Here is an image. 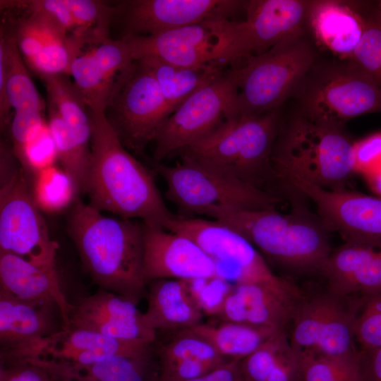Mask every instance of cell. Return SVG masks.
I'll list each match as a JSON object with an SVG mask.
<instances>
[{
	"label": "cell",
	"mask_w": 381,
	"mask_h": 381,
	"mask_svg": "<svg viewBox=\"0 0 381 381\" xmlns=\"http://www.w3.org/2000/svg\"><path fill=\"white\" fill-rule=\"evenodd\" d=\"M0 291L23 301L57 306L64 328L68 327L72 304L63 291L56 268L41 267L0 251Z\"/></svg>",
	"instance_id": "25"
},
{
	"label": "cell",
	"mask_w": 381,
	"mask_h": 381,
	"mask_svg": "<svg viewBox=\"0 0 381 381\" xmlns=\"http://www.w3.org/2000/svg\"><path fill=\"white\" fill-rule=\"evenodd\" d=\"M67 231L92 282L138 305L145 298L143 224L104 215L78 197Z\"/></svg>",
	"instance_id": "2"
},
{
	"label": "cell",
	"mask_w": 381,
	"mask_h": 381,
	"mask_svg": "<svg viewBox=\"0 0 381 381\" xmlns=\"http://www.w3.org/2000/svg\"><path fill=\"white\" fill-rule=\"evenodd\" d=\"M8 145L0 147V251L56 268L59 244L52 239L28 176Z\"/></svg>",
	"instance_id": "8"
},
{
	"label": "cell",
	"mask_w": 381,
	"mask_h": 381,
	"mask_svg": "<svg viewBox=\"0 0 381 381\" xmlns=\"http://www.w3.org/2000/svg\"><path fill=\"white\" fill-rule=\"evenodd\" d=\"M151 71L171 114L196 92L220 77L225 66L210 64L181 66L154 56L139 59Z\"/></svg>",
	"instance_id": "30"
},
{
	"label": "cell",
	"mask_w": 381,
	"mask_h": 381,
	"mask_svg": "<svg viewBox=\"0 0 381 381\" xmlns=\"http://www.w3.org/2000/svg\"><path fill=\"white\" fill-rule=\"evenodd\" d=\"M241 367L247 381H299L301 357L281 331L241 359Z\"/></svg>",
	"instance_id": "31"
},
{
	"label": "cell",
	"mask_w": 381,
	"mask_h": 381,
	"mask_svg": "<svg viewBox=\"0 0 381 381\" xmlns=\"http://www.w3.org/2000/svg\"><path fill=\"white\" fill-rule=\"evenodd\" d=\"M145 317L158 331L176 332L202 322L204 314L188 283L180 279H156L147 284Z\"/></svg>",
	"instance_id": "27"
},
{
	"label": "cell",
	"mask_w": 381,
	"mask_h": 381,
	"mask_svg": "<svg viewBox=\"0 0 381 381\" xmlns=\"http://www.w3.org/2000/svg\"><path fill=\"white\" fill-rule=\"evenodd\" d=\"M155 349L156 341L119 339L70 327L47 339L35 359L64 367H80L117 356L148 354Z\"/></svg>",
	"instance_id": "24"
},
{
	"label": "cell",
	"mask_w": 381,
	"mask_h": 381,
	"mask_svg": "<svg viewBox=\"0 0 381 381\" xmlns=\"http://www.w3.org/2000/svg\"><path fill=\"white\" fill-rule=\"evenodd\" d=\"M278 180L309 198L329 231L345 240L352 237L381 238V197L349 190H327L289 172Z\"/></svg>",
	"instance_id": "16"
},
{
	"label": "cell",
	"mask_w": 381,
	"mask_h": 381,
	"mask_svg": "<svg viewBox=\"0 0 381 381\" xmlns=\"http://www.w3.org/2000/svg\"><path fill=\"white\" fill-rule=\"evenodd\" d=\"M167 165L152 161V170L167 185L166 197L179 216L193 217L214 208L238 210L276 209L280 199L267 191L210 168L193 158Z\"/></svg>",
	"instance_id": "7"
},
{
	"label": "cell",
	"mask_w": 381,
	"mask_h": 381,
	"mask_svg": "<svg viewBox=\"0 0 381 381\" xmlns=\"http://www.w3.org/2000/svg\"><path fill=\"white\" fill-rule=\"evenodd\" d=\"M33 177L32 195L41 211L59 213L71 207L78 198L72 179L63 169L55 165L38 172Z\"/></svg>",
	"instance_id": "36"
},
{
	"label": "cell",
	"mask_w": 381,
	"mask_h": 381,
	"mask_svg": "<svg viewBox=\"0 0 381 381\" xmlns=\"http://www.w3.org/2000/svg\"><path fill=\"white\" fill-rule=\"evenodd\" d=\"M77 25L74 36L95 46L110 39L109 27L114 20L116 6L95 0H65Z\"/></svg>",
	"instance_id": "37"
},
{
	"label": "cell",
	"mask_w": 381,
	"mask_h": 381,
	"mask_svg": "<svg viewBox=\"0 0 381 381\" xmlns=\"http://www.w3.org/2000/svg\"><path fill=\"white\" fill-rule=\"evenodd\" d=\"M304 297L299 288L290 281L282 284H234L217 319L286 330Z\"/></svg>",
	"instance_id": "20"
},
{
	"label": "cell",
	"mask_w": 381,
	"mask_h": 381,
	"mask_svg": "<svg viewBox=\"0 0 381 381\" xmlns=\"http://www.w3.org/2000/svg\"><path fill=\"white\" fill-rule=\"evenodd\" d=\"M58 158L55 144L47 123L40 134L24 148L19 164L27 176L54 166Z\"/></svg>",
	"instance_id": "42"
},
{
	"label": "cell",
	"mask_w": 381,
	"mask_h": 381,
	"mask_svg": "<svg viewBox=\"0 0 381 381\" xmlns=\"http://www.w3.org/2000/svg\"><path fill=\"white\" fill-rule=\"evenodd\" d=\"M244 1L131 0L116 4L115 20L121 21L123 37L153 35L207 21L229 19Z\"/></svg>",
	"instance_id": "15"
},
{
	"label": "cell",
	"mask_w": 381,
	"mask_h": 381,
	"mask_svg": "<svg viewBox=\"0 0 381 381\" xmlns=\"http://www.w3.org/2000/svg\"><path fill=\"white\" fill-rule=\"evenodd\" d=\"M66 74L40 77L47 91L48 104L82 139L91 138L89 109L79 95L73 80Z\"/></svg>",
	"instance_id": "35"
},
{
	"label": "cell",
	"mask_w": 381,
	"mask_h": 381,
	"mask_svg": "<svg viewBox=\"0 0 381 381\" xmlns=\"http://www.w3.org/2000/svg\"><path fill=\"white\" fill-rule=\"evenodd\" d=\"M90 159L85 193L93 207L119 217L140 219L164 228L174 214L166 205L153 170L137 160L123 145L104 112L89 110Z\"/></svg>",
	"instance_id": "1"
},
{
	"label": "cell",
	"mask_w": 381,
	"mask_h": 381,
	"mask_svg": "<svg viewBox=\"0 0 381 381\" xmlns=\"http://www.w3.org/2000/svg\"><path fill=\"white\" fill-rule=\"evenodd\" d=\"M164 229L195 241L214 261L217 276L233 285L289 282L276 275L245 237L218 220L175 214Z\"/></svg>",
	"instance_id": "11"
},
{
	"label": "cell",
	"mask_w": 381,
	"mask_h": 381,
	"mask_svg": "<svg viewBox=\"0 0 381 381\" xmlns=\"http://www.w3.org/2000/svg\"><path fill=\"white\" fill-rule=\"evenodd\" d=\"M315 56L304 34L296 35L232 67L238 87L236 117L260 114L296 98L315 64Z\"/></svg>",
	"instance_id": "6"
},
{
	"label": "cell",
	"mask_w": 381,
	"mask_h": 381,
	"mask_svg": "<svg viewBox=\"0 0 381 381\" xmlns=\"http://www.w3.org/2000/svg\"><path fill=\"white\" fill-rule=\"evenodd\" d=\"M332 249L322 276L328 291L341 298L381 289V238L352 237Z\"/></svg>",
	"instance_id": "23"
},
{
	"label": "cell",
	"mask_w": 381,
	"mask_h": 381,
	"mask_svg": "<svg viewBox=\"0 0 381 381\" xmlns=\"http://www.w3.org/2000/svg\"><path fill=\"white\" fill-rule=\"evenodd\" d=\"M32 362L44 368L54 381H159L156 349L138 356H117L80 367H64L48 361Z\"/></svg>",
	"instance_id": "29"
},
{
	"label": "cell",
	"mask_w": 381,
	"mask_h": 381,
	"mask_svg": "<svg viewBox=\"0 0 381 381\" xmlns=\"http://www.w3.org/2000/svg\"><path fill=\"white\" fill-rule=\"evenodd\" d=\"M0 381H54L42 366L28 361L0 362Z\"/></svg>",
	"instance_id": "46"
},
{
	"label": "cell",
	"mask_w": 381,
	"mask_h": 381,
	"mask_svg": "<svg viewBox=\"0 0 381 381\" xmlns=\"http://www.w3.org/2000/svg\"><path fill=\"white\" fill-rule=\"evenodd\" d=\"M47 125L63 169L72 179L78 195L85 193L90 144L82 141L50 104H48Z\"/></svg>",
	"instance_id": "34"
},
{
	"label": "cell",
	"mask_w": 381,
	"mask_h": 381,
	"mask_svg": "<svg viewBox=\"0 0 381 381\" xmlns=\"http://www.w3.org/2000/svg\"><path fill=\"white\" fill-rule=\"evenodd\" d=\"M281 124V107L232 118L179 154L262 189L274 177L271 158Z\"/></svg>",
	"instance_id": "5"
},
{
	"label": "cell",
	"mask_w": 381,
	"mask_h": 381,
	"mask_svg": "<svg viewBox=\"0 0 381 381\" xmlns=\"http://www.w3.org/2000/svg\"><path fill=\"white\" fill-rule=\"evenodd\" d=\"M204 215L238 232L266 261L297 274H322L332 250L320 218L300 206L288 214L214 208Z\"/></svg>",
	"instance_id": "3"
},
{
	"label": "cell",
	"mask_w": 381,
	"mask_h": 381,
	"mask_svg": "<svg viewBox=\"0 0 381 381\" xmlns=\"http://www.w3.org/2000/svg\"><path fill=\"white\" fill-rule=\"evenodd\" d=\"M365 178L372 190L378 197H381V169Z\"/></svg>",
	"instance_id": "49"
},
{
	"label": "cell",
	"mask_w": 381,
	"mask_h": 381,
	"mask_svg": "<svg viewBox=\"0 0 381 381\" xmlns=\"http://www.w3.org/2000/svg\"><path fill=\"white\" fill-rule=\"evenodd\" d=\"M361 381H381V347L359 350Z\"/></svg>",
	"instance_id": "47"
},
{
	"label": "cell",
	"mask_w": 381,
	"mask_h": 381,
	"mask_svg": "<svg viewBox=\"0 0 381 381\" xmlns=\"http://www.w3.org/2000/svg\"><path fill=\"white\" fill-rule=\"evenodd\" d=\"M312 1H244L246 19L225 21L224 66L262 54L284 40L304 34Z\"/></svg>",
	"instance_id": "12"
},
{
	"label": "cell",
	"mask_w": 381,
	"mask_h": 381,
	"mask_svg": "<svg viewBox=\"0 0 381 381\" xmlns=\"http://www.w3.org/2000/svg\"><path fill=\"white\" fill-rule=\"evenodd\" d=\"M359 306L349 310L344 305V298L329 291L304 297L291 321L289 337L291 347L299 356H358L355 322Z\"/></svg>",
	"instance_id": "13"
},
{
	"label": "cell",
	"mask_w": 381,
	"mask_h": 381,
	"mask_svg": "<svg viewBox=\"0 0 381 381\" xmlns=\"http://www.w3.org/2000/svg\"><path fill=\"white\" fill-rule=\"evenodd\" d=\"M194 24L153 35L121 37L134 60L154 56L171 64L198 66L222 63L224 21Z\"/></svg>",
	"instance_id": "17"
},
{
	"label": "cell",
	"mask_w": 381,
	"mask_h": 381,
	"mask_svg": "<svg viewBox=\"0 0 381 381\" xmlns=\"http://www.w3.org/2000/svg\"><path fill=\"white\" fill-rule=\"evenodd\" d=\"M237 92L231 68L187 99L157 130L153 160L161 162L180 153L236 117Z\"/></svg>",
	"instance_id": "10"
},
{
	"label": "cell",
	"mask_w": 381,
	"mask_h": 381,
	"mask_svg": "<svg viewBox=\"0 0 381 381\" xmlns=\"http://www.w3.org/2000/svg\"><path fill=\"white\" fill-rule=\"evenodd\" d=\"M188 329L210 341L228 360H241L277 332L286 331L228 321L202 322Z\"/></svg>",
	"instance_id": "32"
},
{
	"label": "cell",
	"mask_w": 381,
	"mask_h": 381,
	"mask_svg": "<svg viewBox=\"0 0 381 381\" xmlns=\"http://www.w3.org/2000/svg\"><path fill=\"white\" fill-rule=\"evenodd\" d=\"M0 52L6 61V90L11 109L15 112H42L44 103L26 69L14 36L4 25H1Z\"/></svg>",
	"instance_id": "33"
},
{
	"label": "cell",
	"mask_w": 381,
	"mask_h": 381,
	"mask_svg": "<svg viewBox=\"0 0 381 381\" xmlns=\"http://www.w3.org/2000/svg\"><path fill=\"white\" fill-rule=\"evenodd\" d=\"M134 62L126 42L110 38L77 56L69 76L88 109L104 112Z\"/></svg>",
	"instance_id": "19"
},
{
	"label": "cell",
	"mask_w": 381,
	"mask_h": 381,
	"mask_svg": "<svg viewBox=\"0 0 381 381\" xmlns=\"http://www.w3.org/2000/svg\"><path fill=\"white\" fill-rule=\"evenodd\" d=\"M144 277L189 281L217 276L214 261L192 239L143 224Z\"/></svg>",
	"instance_id": "21"
},
{
	"label": "cell",
	"mask_w": 381,
	"mask_h": 381,
	"mask_svg": "<svg viewBox=\"0 0 381 381\" xmlns=\"http://www.w3.org/2000/svg\"><path fill=\"white\" fill-rule=\"evenodd\" d=\"M137 306L117 294L99 288L72 304L68 327L123 340L156 341V331Z\"/></svg>",
	"instance_id": "22"
},
{
	"label": "cell",
	"mask_w": 381,
	"mask_h": 381,
	"mask_svg": "<svg viewBox=\"0 0 381 381\" xmlns=\"http://www.w3.org/2000/svg\"><path fill=\"white\" fill-rule=\"evenodd\" d=\"M307 24L317 42L341 60H350L365 30L363 14L352 4L312 1Z\"/></svg>",
	"instance_id": "26"
},
{
	"label": "cell",
	"mask_w": 381,
	"mask_h": 381,
	"mask_svg": "<svg viewBox=\"0 0 381 381\" xmlns=\"http://www.w3.org/2000/svg\"><path fill=\"white\" fill-rule=\"evenodd\" d=\"M47 125L42 112H15L11 121L13 153L18 162L25 147L35 139Z\"/></svg>",
	"instance_id": "43"
},
{
	"label": "cell",
	"mask_w": 381,
	"mask_h": 381,
	"mask_svg": "<svg viewBox=\"0 0 381 381\" xmlns=\"http://www.w3.org/2000/svg\"><path fill=\"white\" fill-rule=\"evenodd\" d=\"M186 282L203 314L218 318L233 284L218 276Z\"/></svg>",
	"instance_id": "41"
},
{
	"label": "cell",
	"mask_w": 381,
	"mask_h": 381,
	"mask_svg": "<svg viewBox=\"0 0 381 381\" xmlns=\"http://www.w3.org/2000/svg\"><path fill=\"white\" fill-rule=\"evenodd\" d=\"M300 357L299 381H361L359 354L346 358Z\"/></svg>",
	"instance_id": "38"
},
{
	"label": "cell",
	"mask_w": 381,
	"mask_h": 381,
	"mask_svg": "<svg viewBox=\"0 0 381 381\" xmlns=\"http://www.w3.org/2000/svg\"><path fill=\"white\" fill-rule=\"evenodd\" d=\"M21 3L27 9L44 15L68 34H75L77 25L65 0H31Z\"/></svg>",
	"instance_id": "45"
},
{
	"label": "cell",
	"mask_w": 381,
	"mask_h": 381,
	"mask_svg": "<svg viewBox=\"0 0 381 381\" xmlns=\"http://www.w3.org/2000/svg\"><path fill=\"white\" fill-rule=\"evenodd\" d=\"M355 337L359 350L381 347V289L361 297Z\"/></svg>",
	"instance_id": "40"
},
{
	"label": "cell",
	"mask_w": 381,
	"mask_h": 381,
	"mask_svg": "<svg viewBox=\"0 0 381 381\" xmlns=\"http://www.w3.org/2000/svg\"><path fill=\"white\" fill-rule=\"evenodd\" d=\"M363 16L364 32L350 60L381 84V3Z\"/></svg>",
	"instance_id": "39"
},
{
	"label": "cell",
	"mask_w": 381,
	"mask_h": 381,
	"mask_svg": "<svg viewBox=\"0 0 381 381\" xmlns=\"http://www.w3.org/2000/svg\"><path fill=\"white\" fill-rule=\"evenodd\" d=\"M160 373L173 381L199 377L231 361L205 338L188 329L176 332L166 344L156 346Z\"/></svg>",
	"instance_id": "28"
},
{
	"label": "cell",
	"mask_w": 381,
	"mask_h": 381,
	"mask_svg": "<svg viewBox=\"0 0 381 381\" xmlns=\"http://www.w3.org/2000/svg\"><path fill=\"white\" fill-rule=\"evenodd\" d=\"M104 114L123 145L140 154L171 112L151 71L135 60Z\"/></svg>",
	"instance_id": "14"
},
{
	"label": "cell",
	"mask_w": 381,
	"mask_h": 381,
	"mask_svg": "<svg viewBox=\"0 0 381 381\" xmlns=\"http://www.w3.org/2000/svg\"><path fill=\"white\" fill-rule=\"evenodd\" d=\"M56 306L35 304L0 291V362L35 359L45 340L64 328Z\"/></svg>",
	"instance_id": "18"
},
{
	"label": "cell",
	"mask_w": 381,
	"mask_h": 381,
	"mask_svg": "<svg viewBox=\"0 0 381 381\" xmlns=\"http://www.w3.org/2000/svg\"><path fill=\"white\" fill-rule=\"evenodd\" d=\"M356 173L366 177L381 169V131L354 143Z\"/></svg>",
	"instance_id": "44"
},
{
	"label": "cell",
	"mask_w": 381,
	"mask_h": 381,
	"mask_svg": "<svg viewBox=\"0 0 381 381\" xmlns=\"http://www.w3.org/2000/svg\"><path fill=\"white\" fill-rule=\"evenodd\" d=\"M187 381H247L241 367V360L229 361L212 371Z\"/></svg>",
	"instance_id": "48"
},
{
	"label": "cell",
	"mask_w": 381,
	"mask_h": 381,
	"mask_svg": "<svg viewBox=\"0 0 381 381\" xmlns=\"http://www.w3.org/2000/svg\"><path fill=\"white\" fill-rule=\"evenodd\" d=\"M296 98L307 119L343 128L353 118L381 111V84L351 60L315 64Z\"/></svg>",
	"instance_id": "9"
},
{
	"label": "cell",
	"mask_w": 381,
	"mask_h": 381,
	"mask_svg": "<svg viewBox=\"0 0 381 381\" xmlns=\"http://www.w3.org/2000/svg\"><path fill=\"white\" fill-rule=\"evenodd\" d=\"M354 143L343 128L298 113L281 124L271 158L273 176L289 172L327 190L345 188L356 173Z\"/></svg>",
	"instance_id": "4"
}]
</instances>
